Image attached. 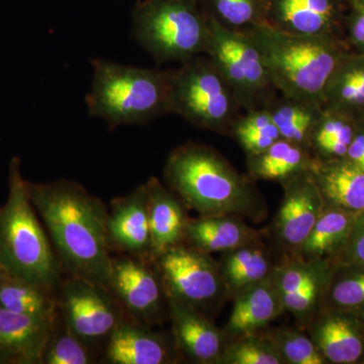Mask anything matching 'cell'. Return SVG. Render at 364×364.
Returning <instances> with one entry per match:
<instances>
[{"label":"cell","instance_id":"9a60e30c","mask_svg":"<svg viewBox=\"0 0 364 364\" xmlns=\"http://www.w3.org/2000/svg\"><path fill=\"white\" fill-rule=\"evenodd\" d=\"M111 250L152 260L148 196L145 183L129 195L112 200L107 220Z\"/></svg>","mask_w":364,"mask_h":364},{"label":"cell","instance_id":"5b68a950","mask_svg":"<svg viewBox=\"0 0 364 364\" xmlns=\"http://www.w3.org/2000/svg\"><path fill=\"white\" fill-rule=\"evenodd\" d=\"M93 76L85 97L90 117L102 119L109 130L141 126L169 114L170 71L95 58Z\"/></svg>","mask_w":364,"mask_h":364},{"label":"cell","instance_id":"d4e9b609","mask_svg":"<svg viewBox=\"0 0 364 364\" xmlns=\"http://www.w3.org/2000/svg\"><path fill=\"white\" fill-rule=\"evenodd\" d=\"M355 215L340 208L326 207L296 257L304 261L334 262L346 245Z\"/></svg>","mask_w":364,"mask_h":364},{"label":"cell","instance_id":"ab89813d","mask_svg":"<svg viewBox=\"0 0 364 364\" xmlns=\"http://www.w3.org/2000/svg\"><path fill=\"white\" fill-rule=\"evenodd\" d=\"M360 119H363L364 121V114H363V116L360 117Z\"/></svg>","mask_w":364,"mask_h":364},{"label":"cell","instance_id":"9c48e42d","mask_svg":"<svg viewBox=\"0 0 364 364\" xmlns=\"http://www.w3.org/2000/svg\"><path fill=\"white\" fill-rule=\"evenodd\" d=\"M167 299L191 306L210 318L228 296L219 264L210 254L181 243L152 260Z\"/></svg>","mask_w":364,"mask_h":364},{"label":"cell","instance_id":"ac0fdd59","mask_svg":"<svg viewBox=\"0 0 364 364\" xmlns=\"http://www.w3.org/2000/svg\"><path fill=\"white\" fill-rule=\"evenodd\" d=\"M232 299V313L223 329L228 340L259 333L286 312L274 272Z\"/></svg>","mask_w":364,"mask_h":364},{"label":"cell","instance_id":"1f68e13d","mask_svg":"<svg viewBox=\"0 0 364 364\" xmlns=\"http://www.w3.org/2000/svg\"><path fill=\"white\" fill-rule=\"evenodd\" d=\"M259 333L286 364H328L308 333L301 328L282 326L265 328Z\"/></svg>","mask_w":364,"mask_h":364},{"label":"cell","instance_id":"4316f807","mask_svg":"<svg viewBox=\"0 0 364 364\" xmlns=\"http://www.w3.org/2000/svg\"><path fill=\"white\" fill-rule=\"evenodd\" d=\"M265 109L282 139L311 151L313 131L324 109L322 105L282 95L273 97Z\"/></svg>","mask_w":364,"mask_h":364},{"label":"cell","instance_id":"7c38bea8","mask_svg":"<svg viewBox=\"0 0 364 364\" xmlns=\"http://www.w3.org/2000/svg\"><path fill=\"white\" fill-rule=\"evenodd\" d=\"M282 184L284 196L273 220L272 231L287 255L296 257L326 205L311 169Z\"/></svg>","mask_w":364,"mask_h":364},{"label":"cell","instance_id":"d6986e66","mask_svg":"<svg viewBox=\"0 0 364 364\" xmlns=\"http://www.w3.org/2000/svg\"><path fill=\"white\" fill-rule=\"evenodd\" d=\"M148 196L151 244L154 259L167 249L183 242L189 222L186 207L178 196L152 176L145 182Z\"/></svg>","mask_w":364,"mask_h":364},{"label":"cell","instance_id":"2e32d148","mask_svg":"<svg viewBox=\"0 0 364 364\" xmlns=\"http://www.w3.org/2000/svg\"><path fill=\"white\" fill-rule=\"evenodd\" d=\"M151 326L126 317L112 333L105 347V363L171 364L181 359L173 338L155 332Z\"/></svg>","mask_w":364,"mask_h":364},{"label":"cell","instance_id":"d590c367","mask_svg":"<svg viewBox=\"0 0 364 364\" xmlns=\"http://www.w3.org/2000/svg\"><path fill=\"white\" fill-rule=\"evenodd\" d=\"M219 364H286L260 333L228 340Z\"/></svg>","mask_w":364,"mask_h":364},{"label":"cell","instance_id":"4fadbf2b","mask_svg":"<svg viewBox=\"0 0 364 364\" xmlns=\"http://www.w3.org/2000/svg\"><path fill=\"white\" fill-rule=\"evenodd\" d=\"M346 11L341 0H265L264 23L291 35L344 38Z\"/></svg>","mask_w":364,"mask_h":364},{"label":"cell","instance_id":"f1b7e54d","mask_svg":"<svg viewBox=\"0 0 364 364\" xmlns=\"http://www.w3.org/2000/svg\"><path fill=\"white\" fill-rule=\"evenodd\" d=\"M356 126V117L324 107L311 138L313 156L322 160L346 157Z\"/></svg>","mask_w":364,"mask_h":364},{"label":"cell","instance_id":"8fae6325","mask_svg":"<svg viewBox=\"0 0 364 364\" xmlns=\"http://www.w3.org/2000/svg\"><path fill=\"white\" fill-rule=\"evenodd\" d=\"M107 289L136 322L154 327L169 318L168 299L152 260L112 257Z\"/></svg>","mask_w":364,"mask_h":364},{"label":"cell","instance_id":"83f0119b","mask_svg":"<svg viewBox=\"0 0 364 364\" xmlns=\"http://www.w3.org/2000/svg\"><path fill=\"white\" fill-rule=\"evenodd\" d=\"M0 308L50 322H56L59 316L56 293L2 274Z\"/></svg>","mask_w":364,"mask_h":364},{"label":"cell","instance_id":"f35d334b","mask_svg":"<svg viewBox=\"0 0 364 364\" xmlns=\"http://www.w3.org/2000/svg\"><path fill=\"white\" fill-rule=\"evenodd\" d=\"M342 2L346 6L349 7L352 6V4H356V2L360 1V0H341Z\"/></svg>","mask_w":364,"mask_h":364},{"label":"cell","instance_id":"30bf717a","mask_svg":"<svg viewBox=\"0 0 364 364\" xmlns=\"http://www.w3.org/2000/svg\"><path fill=\"white\" fill-rule=\"evenodd\" d=\"M57 303L60 318L67 327L91 347L107 342L126 318L109 289L70 275L62 280Z\"/></svg>","mask_w":364,"mask_h":364},{"label":"cell","instance_id":"603a6c76","mask_svg":"<svg viewBox=\"0 0 364 364\" xmlns=\"http://www.w3.org/2000/svg\"><path fill=\"white\" fill-rule=\"evenodd\" d=\"M218 264L229 299L267 279L277 267L261 239L223 253Z\"/></svg>","mask_w":364,"mask_h":364},{"label":"cell","instance_id":"484cf974","mask_svg":"<svg viewBox=\"0 0 364 364\" xmlns=\"http://www.w3.org/2000/svg\"><path fill=\"white\" fill-rule=\"evenodd\" d=\"M313 161L310 150L279 139L264 152L247 157L248 173L253 181L282 183L299 172L311 169Z\"/></svg>","mask_w":364,"mask_h":364},{"label":"cell","instance_id":"5bb4252c","mask_svg":"<svg viewBox=\"0 0 364 364\" xmlns=\"http://www.w3.org/2000/svg\"><path fill=\"white\" fill-rule=\"evenodd\" d=\"M304 330L328 364H364V318L320 306Z\"/></svg>","mask_w":364,"mask_h":364},{"label":"cell","instance_id":"6da1fadb","mask_svg":"<svg viewBox=\"0 0 364 364\" xmlns=\"http://www.w3.org/2000/svg\"><path fill=\"white\" fill-rule=\"evenodd\" d=\"M28 193L63 272L107 289L112 259L109 207L70 179L28 181Z\"/></svg>","mask_w":364,"mask_h":364},{"label":"cell","instance_id":"ba28073f","mask_svg":"<svg viewBox=\"0 0 364 364\" xmlns=\"http://www.w3.org/2000/svg\"><path fill=\"white\" fill-rule=\"evenodd\" d=\"M208 16V55L232 88L242 109H263L275 97L264 61L243 30H233Z\"/></svg>","mask_w":364,"mask_h":364},{"label":"cell","instance_id":"836d02e7","mask_svg":"<svg viewBox=\"0 0 364 364\" xmlns=\"http://www.w3.org/2000/svg\"><path fill=\"white\" fill-rule=\"evenodd\" d=\"M95 363L91 346L57 318L49 341L46 345L42 364H90Z\"/></svg>","mask_w":364,"mask_h":364},{"label":"cell","instance_id":"44dd1931","mask_svg":"<svg viewBox=\"0 0 364 364\" xmlns=\"http://www.w3.org/2000/svg\"><path fill=\"white\" fill-rule=\"evenodd\" d=\"M311 171L326 207L353 214L364 210V171L346 158L322 160L314 157Z\"/></svg>","mask_w":364,"mask_h":364},{"label":"cell","instance_id":"cb8c5ba5","mask_svg":"<svg viewBox=\"0 0 364 364\" xmlns=\"http://www.w3.org/2000/svg\"><path fill=\"white\" fill-rule=\"evenodd\" d=\"M323 107L360 117L364 114V55L349 50L335 67L323 92Z\"/></svg>","mask_w":364,"mask_h":364},{"label":"cell","instance_id":"e575fe53","mask_svg":"<svg viewBox=\"0 0 364 364\" xmlns=\"http://www.w3.org/2000/svg\"><path fill=\"white\" fill-rule=\"evenodd\" d=\"M202 4L208 16L233 30L264 21L265 0H203Z\"/></svg>","mask_w":364,"mask_h":364},{"label":"cell","instance_id":"74e56055","mask_svg":"<svg viewBox=\"0 0 364 364\" xmlns=\"http://www.w3.org/2000/svg\"><path fill=\"white\" fill-rule=\"evenodd\" d=\"M333 263L364 265V210L356 214L346 245Z\"/></svg>","mask_w":364,"mask_h":364},{"label":"cell","instance_id":"60d3db41","mask_svg":"<svg viewBox=\"0 0 364 364\" xmlns=\"http://www.w3.org/2000/svg\"><path fill=\"white\" fill-rule=\"evenodd\" d=\"M198 1L200 2V4H202V2L203 1V0H198Z\"/></svg>","mask_w":364,"mask_h":364},{"label":"cell","instance_id":"277c9868","mask_svg":"<svg viewBox=\"0 0 364 364\" xmlns=\"http://www.w3.org/2000/svg\"><path fill=\"white\" fill-rule=\"evenodd\" d=\"M61 264L30 200L21 160L9 167V196L0 205V273L58 293Z\"/></svg>","mask_w":364,"mask_h":364},{"label":"cell","instance_id":"7402d4cb","mask_svg":"<svg viewBox=\"0 0 364 364\" xmlns=\"http://www.w3.org/2000/svg\"><path fill=\"white\" fill-rule=\"evenodd\" d=\"M261 234L237 215H221L189 220L182 243L200 252L225 253L260 240Z\"/></svg>","mask_w":364,"mask_h":364},{"label":"cell","instance_id":"e0dca14e","mask_svg":"<svg viewBox=\"0 0 364 364\" xmlns=\"http://www.w3.org/2000/svg\"><path fill=\"white\" fill-rule=\"evenodd\" d=\"M171 336L181 358L196 364H219L228 339L212 318L168 299Z\"/></svg>","mask_w":364,"mask_h":364},{"label":"cell","instance_id":"b9f144b4","mask_svg":"<svg viewBox=\"0 0 364 364\" xmlns=\"http://www.w3.org/2000/svg\"><path fill=\"white\" fill-rule=\"evenodd\" d=\"M0 279H1V273H0Z\"/></svg>","mask_w":364,"mask_h":364},{"label":"cell","instance_id":"8d00e7d4","mask_svg":"<svg viewBox=\"0 0 364 364\" xmlns=\"http://www.w3.org/2000/svg\"><path fill=\"white\" fill-rule=\"evenodd\" d=\"M344 40L350 51L364 55V0L347 7Z\"/></svg>","mask_w":364,"mask_h":364},{"label":"cell","instance_id":"52a82bcc","mask_svg":"<svg viewBox=\"0 0 364 364\" xmlns=\"http://www.w3.org/2000/svg\"><path fill=\"white\" fill-rule=\"evenodd\" d=\"M242 107L213 60L202 54L170 71L169 114L193 127L231 135Z\"/></svg>","mask_w":364,"mask_h":364},{"label":"cell","instance_id":"f546056e","mask_svg":"<svg viewBox=\"0 0 364 364\" xmlns=\"http://www.w3.org/2000/svg\"><path fill=\"white\" fill-rule=\"evenodd\" d=\"M321 306L364 318V265L333 263Z\"/></svg>","mask_w":364,"mask_h":364},{"label":"cell","instance_id":"4dcf8cb0","mask_svg":"<svg viewBox=\"0 0 364 364\" xmlns=\"http://www.w3.org/2000/svg\"><path fill=\"white\" fill-rule=\"evenodd\" d=\"M332 267L331 261H313L310 274L298 293L284 299L287 312L294 316L298 327L301 329H305L322 304Z\"/></svg>","mask_w":364,"mask_h":364},{"label":"cell","instance_id":"7a4b0ae2","mask_svg":"<svg viewBox=\"0 0 364 364\" xmlns=\"http://www.w3.org/2000/svg\"><path fill=\"white\" fill-rule=\"evenodd\" d=\"M163 174L167 188L200 217L231 215L255 223L267 218V203L253 179L205 144L188 142L174 148Z\"/></svg>","mask_w":364,"mask_h":364},{"label":"cell","instance_id":"d6a6232c","mask_svg":"<svg viewBox=\"0 0 364 364\" xmlns=\"http://www.w3.org/2000/svg\"><path fill=\"white\" fill-rule=\"evenodd\" d=\"M231 136L240 144L247 157L255 156L267 150L282 139L269 112L263 109L246 111L235 122Z\"/></svg>","mask_w":364,"mask_h":364},{"label":"cell","instance_id":"ffe728a7","mask_svg":"<svg viewBox=\"0 0 364 364\" xmlns=\"http://www.w3.org/2000/svg\"><path fill=\"white\" fill-rule=\"evenodd\" d=\"M55 323L0 308V358L16 363L42 364Z\"/></svg>","mask_w":364,"mask_h":364},{"label":"cell","instance_id":"8992f818","mask_svg":"<svg viewBox=\"0 0 364 364\" xmlns=\"http://www.w3.org/2000/svg\"><path fill=\"white\" fill-rule=\"evenodd\" d=\"M208 16L198 0H141L132 14V36L158 64L205 54Z\"/></svg>","mask_w":364,"mask_h":364},{"label":"cell","instance_id":"3957f363","mask_svg":"<svg viewBox=\"0 0 364 364\" xmlns=\"http://www.w3.org/2000/svg\"><path fill=\"white\" fill-rule=\"evenodd\" d=\"M243 31L259 50L275 90L323 105L326 83L349 51L343 37L291 35L264 21Z\"/></svg>","mask_w":364,"mask_h":364}]
</instances>
